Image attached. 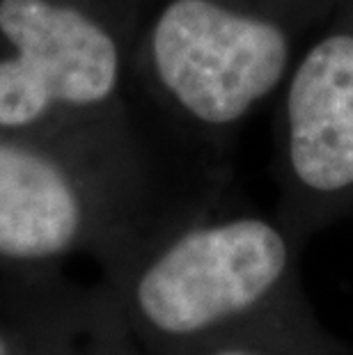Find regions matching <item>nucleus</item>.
I'll return each mask as SVG.
<instances>
[{
	"label": "nucleus",
	"mask_w": 353,
	"mask_h": 355,
	"mask_svg": "<svg viewBox=\"0 0 353 355\" xmlns=\"http://www.w3.org/2000/svg\"><path fill=\"white\" fill-rule=\"evenodd\" d=\"M287 236L259 218L186 232L142 270L131 303L159 355H182L287 312Z\"/></svg>",
	"instance_id": "f257e3e1"
},
{
	"label": "nucleus",
	"mask_w": 353,
	"mask_h": 355,
	"mask_svg": "<svg viewBox=\"0 0 353 355\" xmlns=\"http://www.w3.org/2000/svg\"><path fill=\"white\" fill-rule=\"evenodd\" d=\"M273 24L212 3L177 0L154 28V62L165 87L207 124H230L266 96L287 67Z\"/></svg>",
	"instance_id": "f03ea898"
},
{
	"label": "nucleus",
	"mask_w": 353,
	"mask_h": 355,
	"mask_svg": "<svg viewBox=\"0 0 353 355\" xmlns=\"http://www.w3.org/2000/svg\"><path fill=\"white\" fill-rule=\"evenodd\" d=\"M0 30L17 58L0 60V126H26L53 101L96 103L117 83V49L71 7L0 0Z\"/></svg>",
	"instance_id": "7ed1b4c3"
},
{
	"label": "nucleus",
	"mask_w": 353,
	"mask_h": 355,
	"mask_svg": "<svg viewBox=\"0 0 353 355\" xmlns=\"http://www.w3.org/2000/svg\"><path fill=\"white\" fill-rule=\"evenodd\" d=\"M287 108L296 179L326 198L353 188V35H333L307 53Z\"/></svg>",
	"instance_id": "20e7f679"
},
{
	"label": "nucleus",
	"mask_w": 353,
	"mask_h": 355,
	"mask_svg": "<svg viewBox=\"0 0 353 355\" xmlns=\"http://www.w3.org/2000/svg\"><path fill=\"white\" fill-rule=\"evenodd\" d=\"M80 200L62 172L28 149L0 145V254L46 259L80 232Z\"/></svg>",
	"instance_id": "39448f33"
},
{
	"label": "nucleus",
	"mask_w": 353,
	"mask_h": 355,
	"mask_svg": "<svg viewBox=\"0 0 353 355\" xmlns=\"http://www.w3.org/2000/svg\"><path fill=\"white\" fill-rule=\"evenodd\" d=\"M182 355H349V346L319 332L298 309H287Z\"/></svg>",
	"instance_id": "423d86ee"
},
{
	"label": "nucleus",
	"mask_w": 353,
	"mask_h": 355,
	"mask_svg": "<svg viewBox=\"0 0 353 355\" xmlns=\"http://www.w3.org/2000/svg\"><path fill=\"white\" fill-rule=\"evenodd\" d=\"M349 355H353V349H351V346H349Z\"/></svg>",
	"instance_id": "0eeeda50"
}]
</instances>
